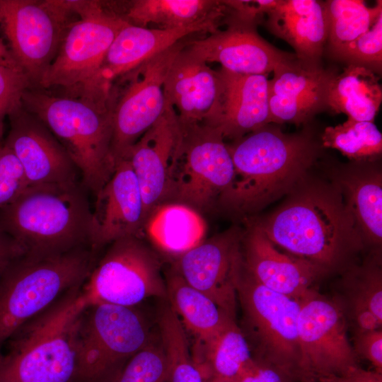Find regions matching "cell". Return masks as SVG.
Masks as SVG:
<instances>
[{
  "label": "cell",
  "mask_w": 382,
  "mask_h": 382,
  "mask_svg": "<svg viewBox=\"0 0 382 382\" xmlns=\"http://www.w3.org/2000/svg\"><path fill=\"white\" fill-rule=\"evenodd\" d=\"M299 184L255 224L274 245L325 272L334 270L361 247L362 236L337 185Z\"/></svg>",
  "instance_id": "cell-1"
},
{
  "label": "cell",
  "mask_w": 382,
  "mask_h": 382,
  "mask_svg": "<svg viewBox=\"0 0 382 382\" xmlns=\"http://www.w3.org/2000/svg\"><path fill=\"white\" fill-rule=\"evenodd\" d=\"M226 144L234 175L218 207L241 216L255 213L291 192L319 152L310 134L284 133L271 123Z\"/></svg>",
  "instance_id": "cell-2"
},
{
  "label": "cell",
  "mask_w": 382,
  "mask_h": 382,
  "mask_svg": "<svg viewBox=\"0 0 382 382\" xmlns=\"http://www.w3.org/2000/svg\"><path fill=\"white\" fill-rule=\"evenodd\" d=\"M116 98V91L110 97L93 98L52 95L35 87L23 96V108L52 132L94 196L116 167L111 148Z\"/></svg>",
  "instance_id": "cell-3"
},
{
  "label": "cell",
  "mask_w": 382,
  "mask_h": 382,
  "mask_svg": "<svg viewBox=\"0 0 382 382\" xmlns=\"http://www.w3.org/2000/svg\"><path fill=\"white\" fill-rule=\"evenodd\" d=\"M86 190L79 181L28 186L0 209V228L30 255L91 246L93 214Z\"/></svg>",
  "instance_id": "cell-4"
},
{
  "label": "cell",
  "mask_w": 382,
  "mask_h": 382,
  "mask_svg": "<svg viewBox=\"0 0 382 382\" xmlns=\"http://www.w3.org/2000/svg\"><path fill=\"white\" fill-rule=\"evenodd\" d=\"M95 253L85 245L50 255L22 254L0 277V356L3 345L63 294L81 286Z\"/></svg>",
  "instance_id": "cell-5"
},
{
  "label": "cell",
  "mask_w": 382,
  "mask_h": 382,
  "mask_svg": "<svg viewBox=\"0 0 382 382\" xmlns=\"http://www.w3.org/2000/svg\"><path fill=\"white\" fill-rule=\"evenodd\" d=\"M79 289L32 325L26 323L11 339L8 352L0 357V380L9 382H76L77 336L84 309Z\"/></svg>",
  "instance_id": "cell-6"
},
{
  "label": "cell",
  "mask_w": 382,
  "mask_h": 382,
  "mask_svg": "<svg viewBox=\"0 0 382 382\" xmlns=\"http://www.w3.org/2000/svg\"><path fill=\"white\" fill-rule=\"evenodd\" d=\"M150 340L146 320L134 306L86 307L78 328L76 382H110Z\"/></svg>",
  "instance_id": "cell-7"
},
{
  "label": "cell",
  "mask_w": 382,
  "mask_h": 382,
  "mask_svg": "<svg viewBox=\"0 0 382 382\" xmlns=\"http://www.w3.org/2000/svg\"><path fill=\"white\" fill-rule=\"evenodd\" d=\"M236 286L254 359L283 371L299 381L301 300L258 283L245 270L243 260Z\"/></svg>",
  "instance_id": "cell-8"
},
{
  "label": "cell",
  "mask_w": 382,
  "mask_h": 382,
  "mask_svg": "<svg viewBox=\"0 0 382 382\" xmlns=\"http://www.w3.org/2000/svg\"><path fill=\"white\" fill-rule=\"evenodd\" d=\"M109 245L79 291L84 308L96 303L133 307L149 297L166 299L161 260L144 238L129 236Z\"/></svg>",
  "instance_id": "cell-9"
},
{
  "label": "cell",
  "mask_w": 382,
  "mask_h": 382,
  "mask_svg": "<svg viewBox=\"0 0 382 382\" xmlns=\"http://www.w3.org/2000/svg\"><path fill=\"white\" fill-rule=\"evenodd\" d=\"M180 129L168 202L185 204L202 214L218 207L231 185L233 161L216 129L204 125Z\"/></svg>",
  "instance_id": "cell-10"
},
{
  "label": "cell",
  "mask_w": 382,
  "mask_h": 382,
  "mask_svg": "<svg viewBox=\"0 0 382 382\" xmlns=\"http://www.w3.org/2000/svg\"><path fill=\"white\" fill-rule=\"evenodd\" d=\"M72 15L62 0H0V30L33 87L57 55Z\"/></svg>",
  "instance_id": "cell-11"
},
{
  "label": "cell",
  "mask_w": 382,
  "mask_h": 382,
  "mask_svg": "<svg viewBox=\"0 0 382 382\" xmlns=\"http://www.w3.org/2000/svg\"><path fill=\"white\" fill-rule=\"evenodd\" d=\"M299 382H319L359 366L341 307L313 290L301 299Z\"/></svg>",
  "instance_id": "cell-12"
},
{
  "label": "cell",
  "mask_w": 382,
  "mask_h": 382,
  "mask_svg": "<svg viewBox=\"0 0 382 382\" xmlns=\"http://www.w3.org/2000/svg\"><path fill=\"white\" fill-rule=\"evenodd\" d=\"M127 23L122 16L105 8L89 18L72 21L37 88L60 87L64 96H83L96 77L110 46Z\"/></svg>",
  "instance_id": "cell-13"
},
{
  "label": "cell",
  "mask_w": 382,
  "mask_h": 382,
  "mask_svg": "<svg viewBox=\"0 0 382 382\" xmlns=\"http://www.w3.org/2000/svg\"><path fill=\"white\" fill-rule=\"evenodd\" d=\"M185 42H177L125 74L129 83L123 93L117 94L112 115L111 148L115 164L163 113L164 82Z\"/></svg>",
  "instance_id": "cell-14"
},
{
  "label": "cell",
  "mask_w": 382,
  "mask_h": 382,
  "mask_svg": "<svg viewBox=\"0 0 382 382\" xmlns=\"http://www.w3.org/2000/svg\"><path fill=\"white\" fill-rule=\"evenodd\" d=\"M243 234L231 228L204 239L175 260L173 267L190 286L235 318L236 279L243 264Z\"/></svg>",
  "instance_id": "cell-15"
},
{
  "label": "cell",
  "mask_w": 382,
  "mask_h": 382,
  "mask_svg": "<svg viewBox=\"0 0 382 382\" xmlns=\"http://www.w3.org/2000/svg\"><path fill=\"white\" fill-rule=\"evenodd\" d=\"M228 27L208 37L185 42V48L207 63L217 62L233 73L267 76L295 54L277 49L257 32V24L231 16Z\"/></svg>",
  "instance_id": "cell-16"
},
{
  "label": "cell",
  "mask_w": 382,
  "mask_h": 382,
  "mask_svg": "<svg viewBox=\"0 0 382 382\" xmlns=\"http://www.w3.org/2000/svg\"><path fill=\"white\" fill-rule=\"evenodd\" d=\"M182 131L173 107L166 102L163 113L129 149L127 158L143 197L145 219L156 206L167 202Z\"/></svg>",
  "instance_id": "cell-17"
},
{
  "label": "cell",
  "mask_w": 382,
  "mask_h": 382,
  "mask_svg": "<svg viewBox=\"0 0 382 382\" xmlns=\"http://www.w3.org/2000/svg\"><path fill=\"white\" fill-rule=\"evenodd\" d=\"M272 72L268 80L271 123L299 126L327 109L328 90L335 70L304 62L295 55Z\"/></svg>",
  "instance_id": "cell-18"
},
{
  "label": "cell",
  "mask_w": 382,
  "mask_h": 382,
  "mask_svg": "<svg viewBox=\"0 0 382 382\" xmlns=\"http://www.w3.org/2000/svg\"><path fill=\"white\" fill-rule=\"evenodd\" d=\"M8 117L10 129L4 144L18 160L28 186L78 181L77 168L40 120L23 107Z\"/></svg>",
  "instance_id": "cell-19"
},
{
  "label": "cell",
  "mask_w": 382,
  "mask_h": 382,
  "mask_svg": "<svg viewBox=\"0 0 382 382\" xmlns=\"http://www.w3.org/2000/svg\"><path fill=\"white\" fill-rule=\"evenodd\" d=\"M95 197L91 242L93 250L123 238L143 237V197L127 158L117 161L112 176Z\"/></svg>",
  "instance_id": "cell-20"
},
{
  "label": "cell",
  "mask_w": 382,
  "mask_h": 382,
  "mask_svg": "<svg viewBox=\"0 0 382 382\" xmlns=\"http://www.w3.org/2000/svg\"><path fill=\"white\" fill-rule=\"evenodd\" d=\"M218 21H207L194 25L173 29L148 28L127 23L110 46L100 69L86 92L88 95L110 93L112 82L163 52L185 37L218 30Z\"/></svg>",
  "instance_id": "cell-21"
},
{
  "label": "cell",
  "mask_w": 382,
  "mask_h": 382,
  "mask_svg": "<svg viewBox=\"0 0 382 382\" xmlns=\"http://www.w3.org/2000/svg\"><path fill=\"white\" fill-rule=\"evenodd\" d=\"M163 93L166 102L175 110L181 128L207 125L214 116L219 100V71L184 46L169 69Z\"/></svg>",
  "instance_id": "cell-22"
},
{
  "label": "cell",
  "mask_w": 382,
  "mask_h": 382,
  "mask_svg": "<svg viewBox=\"0 0 382 382\" xmlns=\"http://www.w3.org/2000/svg\"><path fill=\"white\" fill-rule=\"evenodd\" d=\"M242 241L245 270L274 291L301 300L314 290L313 284L325 273L308 261L279 251L255 223L243 234Z\"/></svg>",
  "instance_id": "cell-23"
},
{
  "label": "cell",
  "mask_w": 382,
  "mask_h": 382,
  "mask_svg": "<svg viewBox=\"0 0 382 382\" xmlns=\"http://www.w3.org/2000/svg\"><path fill=\"white\" fill-rule=\"evenodd\" d=\"M221 93L216 112L207 126L224 139L237 140L271 123L267 76L219 70Z\"/></svg>",
  "instance_id": "cell-24"
},
{
  "label": "cell",
  "mask_w": 382,
  "mask_h": 382,
  "mask_svg": "<svg viewBox=\"0 0 382 382\" xmlns=\"http://www.w3.org/2000/svg\"><path fill=\"white\" fill-rule=\"evenodd\" d=\"M265 27L287 42L300 60L322 65L327 42V18L323 1L277 0L265 16Z\"/></svg>",
  "instance_id": "cell-25"
},
{
  "label": "cell",
  "mask_w": 382,
  "mask_h": 382,
  "mask_svg": "<svg viewBox=\"0 0 382 382\" xmlns=\"http://www.w3.org/2000/svg\"><path fill=\"white\" fill-rule=\"evenodd\" d=\"M202 214L185 204L167 202L146 217L142 235L157 250L175 260L205 239Z\"/></svg>",
  "instance_id": "cell-26"
},
{
  "label": "cell",
  "mask_w": 382,
  "mask_h": 382,
  "mask_svg": "<svg viewBox=\"0 0 382 382\" xmlns=\"http://www.w3.org/2000/svg\"><path fill=\"white\" fill-rule=\"evenodd\" d=\"M231 14L224 1L216 0H135L130 3L124 19L129 23L159 29L187 27L207 21L224 20Z\"/></svg>",
  "instance_id": "cell-27"
},
{
  "label": "cell",
  "mask_w": 382,
  "mask_h": 382,
  "mask_svg": "<svg viewBox=\"0 0 382 382\" xmlns=\"http://www.w3.org/2000/svg\"><path fill=\"white\" fill-rule=\"evenodd\" d=\"M166 299L197 347L214 337L231 319L214 301L188 284L173 266L166 273Z\"/></svg>",
  "instance_id": "cell-28"
},
{
  "label": "cell",
  "mask_w": 382,
  "mask_h": 382,
  "mask_svg": "<svg viewBox=\"0 0 382 382\" xmlns=\"http://www.w3.org/2000/svg\"><path fill=\"white\" fill-rule=\"evenodd\" d=\"M192 356L204 381H236L255 363L248 340L235 319L230 320Z\"/></svg>",
  "instance_id": "cell-29"
},
{
  "label": "cell",
  "mask_w": 382,
  "mask_h": 382,
  "mask_svg": "<svg viewBox=\"0 0 382 382\" xmlns=\"http://www.w3.org/2000/svg\"><path fill=\"white\" fill-rule=\"evenodd\" d=\"M379 79L366 67L347 64L330 83L327 109L357 121L374 122L382 101Z\"/></svg>",
  "instance_id": "cell-30"
},
{
  "label": "cell",
  "mask_w": 382,
  "mask_h": 382,
  "mask_svg": "<svg viewBox=\"0 0 382 382\" xmlns=\"http://www.w3.org/2000/svg\"><path fill=\"white\" fill-rule=\"evenodd\" d=\"M338 180L345 202L363 241L381 245L382 241V178L378 170L359 168Z\"/></svg>",
  "instance_id": "cell-31"
},
{
  "label": "cell",
  "mask_w": 382,
  "mask_h": 382,
  "mask_svg": "<svg viewBox=\"0 0 382 382\" xmlns=\"http://www.w3.org/2000/svg\"><path fill=\"white\" fill-rule=\"evenodd\" d=\"M328 26L325 49L332 53L368 31L382 14V1L368 7L361 0L323 1Z\"/></svg>",
  "instance_id": "cell-32"
},
{
  "label": "cell",
  "mask_w": 382,
  "mask_h": 382,
  "mask_svg": "<svg viewBox=\"0 0 382 382\" xmlns=\"http://www.w3.org/2000/svg\"><path fill=\"white\" fill-rule=\"evenodd\" d=\"M158 323L167 360V382H204L190 352L184 327L169 303L161 307Z\"/></svg>",
  "instance_id": "cell-33"
},
{
  "label": "cell",
  "mask_w": 382,
  "mask_h": 382,
  "mask_svg": "<svg viewBox=\"0 0 382 382\" xmlns=\"http://www.w3.org/2000/svg\"><path fill=\"white\" fill-rule=\"evenodd\" d=\"M321 145L336 149L349 159L368 161L381 154L382 134L372 122L347 118L342 124L324 129Z\"/></svg>",
  "instance_id": "cell-34"
},
{
  "label": "cell",
  "mask_w": 382,
  "mask_h": 382,
  "mask_svg": "<svg viewBox=\"0 0 382 382\" xmlns=\"http://www.w3.org/2000/svg\"><path fill=\"white\" fill-rule=\"evenodd\" d=\"M167 360L161 339L151 338L110 382H167Z\"/></svg>",
  "instance_id": "cell-35"
},
{
  "label": "cell",
  "mask_w": 382,
  "mask_h": 382,
  "mask_svg": "<svg viewBox=\"0 0 382 382\" xmlns=\"http://www.w3.org/2000/svg\"><path fill=\"white\" fill-rule=\"evenodd\" d=\"M330 57L347 64L366 67L377 75L382 68V14L371 28Z\"/></svg>",
  "instance_id": "cell-36"
},
{
  "label": "cell",
  "mask_w": 382,
  "mask_h": 382,
  "mask_svg": "<svg viewBox=\"0 0 382 382\" xmlns=\"http://www.w3.org/2000/svg\"><path fill=\"white\" fill-rule=\"evenodd\" d=\"M31 87L29 77L20 66H0V117L21 109L23 96Z\"/></svg>",
  "instance_id": "cell-37"
},
{
  "label": "cell",
  "mask_w": 382,
  "mask_h": 382,
  "mask_svg": "<svg viewBox=\"0 0 382 382\" xmlns=\"http://www.w3.org/2000/svg\"><path fill=\"white\" fill-rule=\"evenodd\" d=\"M28 187L24 171L12 151L0 145V209L13 202Z\"/></svg>",
  "instance_id": "cell-38"
},
{
  "label": "cell",
  "mask_w": 382,
  "mask_h": 382,
  "mask_svg": "<svg viewBox=\"0 0 382 382\" xmlns=\"http://www.w3.org/2000/svg\"><path fill=\"white\" fill-rule=\"evenodd\" d=\"M355 286L351 306H359L369 309L382 322V283L378 270L370 269Z\"/></svg>",
  "instance_id": "cell-39"
},
{
  "label": "cell",
  "mask_w": 382,
  "mask_h": 382,
  "mask_svg": "<svg viewBox=\"0 0 382 382\" xmlns=\"http://www.w3.org/2000/svg\"><path fill=\"white\" fill-rule=\"evenodd\" d=\"M354 351L357 356L366 359L374 370L382 374V331L377 329L369 331H359L354 343Z\"/></svg>",
  "instance_id": "cell-40"
},
{
  "label": "cell",
  "mask_w": 382,
  "mask_h": 382,
  "mask_svg": "<svg viewBox=\"0 0 382 382\" xmlns=\"http://www.w3.org/2000/svg\"><path fill=\"white\" fill-rule=\"evenodd\" d=\"M236 382H296V381L283 371L255 360L254 364Z\"/></svg>",
  "instance_id": "cell-41"
},
{
  "label": "cell",
  "mask_w": 382,
  "mask_h": 382,
  "mask_svg": "<svg viewBox=\"0 0 382 382\" xmlns=\"http://www.w3.org/2000/svg\"><path fill=\"white\" fill-rule=\"evenodd\" d=\"M22 254L20 245L0 228V277L9 264Z\"/></svg>",
  "instance_id": "cell-42"
},
{
  "label": "cell",
  "mask_w": 382,
  "mask_h": 382,
  "mask_svg": "<svg viewBox=\"0 0 382 382\" xmlns=\"http://www.w3.org/2000/svg\"><path fill=\"white\" fill-rule=\"evenodd\" d=\"M319 382H382V374L358 366L343 375Z\"/></svg>",
  "instance_id": "cell-43"
},
{
  "label": "cell",
  "mask_w": 382,
  "mask_h": 382,
  "mask_svg": "<svg viewBox=\"0 0 382 382\" xmlns=\"http://www.w3.org/2000/svg\"><path fill=\"white\" fill-rule=\"evenodd\" d=\"M0 66H19L12 56L7 44L0 35Z\"/></svg>",
  "instance_id": "cell-44"
},
{
  "label": "cell",
  "mask_w": 382,
  "mask_h": 382,
  "mask_svg": "<svg viewBox=\"0 0 382 382\" xmlns=\"http://www.w3.org/2000/svg\"><path fill=\"white\" fill-rule=\"evenodd\" d=\"M4 117H0V145L2 144V138L4 132Z\"/></svg>",
  "instance_id": "cell-45"
},
{
  "label": "cell",
  "mask_w": 382,
  "mask_h": 382,
  "mask_svg": "<svg viewBox=\"0 0 382 382\" xmlns=\"http://www.w3.org/2000/svg\"><path fill=\"white\" fill-rule=\"evenodd\" d=\"M204 382H225V381L217 380V379H208V380L204 381Z\"/></svg>",
  "instance_id": "cell-46"
},
{
  "label": "cell",
  "mask_w": 382,
  "mask_h": 382,
  "mask_svg": "<svg viewBox=\"0 0 382 382\" xmlns=\"http://www.w3.org/2000/svg\"><path fill=\"white\" fill-rule=\"evenodd\" d=\"M0 382H9V381L0 380Z\"/></svg>",
  "instance_id": "cell-47"
},
{
  "label": "cell",
  "mask_w": 382,
  "mask_h": 382,
  "mask_svg": "<svg viewBox=\"0 0 382 382\" xmlns=\"http://www.w3.org/2000/svg\"><path fill=\"white\" fill-rule=\"evenodd\" d=\"M1 356H0V357H1Z\"/></svg>",
  "instance_id": "cell-48"
}]
</instances>
